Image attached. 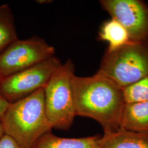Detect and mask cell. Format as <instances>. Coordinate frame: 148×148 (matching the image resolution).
Masks as SVG:
<instances>
[{"mask_svg":"<svg viewBox=\"0 0 148 148\" xmlns=\"http://www.w3.org/2000/svg\"><path fill=\"white\" fill-rule=\"evenodd\" d=\"M73 85L76 116L95 120L103 127L104 132L120 128L126 104L122 88L97 74L88 77L75 75Z\"/></svg>","mask_w":148,"mask_h":148,"instance_id":"obj_1","label":"cell"},{"mask_svg":"<svg viewBox=\"0 0 148 148\" xmlns=\"http://www.w3.org/2000/svg\"><path fill=\"white\" fill-rule=\"evenodd\" d=\"M44 88L11 103L0 119L5 134L21 148H33L40 138L52 131L45 111Z\"/></svg>","mask_w":148,"mask_h":148,"instance_id":"obj_2","label":"cell"},{"mask_svg":"<svg viewBox=\"0 0 148 148\" xmlns=\"http://www.w3.org/2000/svg\"><path fill=\"white\" fill-rule=\"evenodd\" d=\"M96 74L122 88L148 76V40L132 42L116 49H106Z\"/></svg>","mask_w":148,"mask_h":148,"instance_id":"obj_3","label":"cell"},{"mask_svg":"<svg viewBox=\"0 0 148 148\" xmlns=\"http://www.w3.org/2000/svg\"><path fill=\"white\" fill-rule=\"evenodd\" d=\"M75 65L68 59L45 87V106L52 128L68 130L76 116L73 79Z\"/></svg>","mask_w":148,"mask_h":148,"instance_id":"obj_4","label":"cell"},{"mask_svg":"<svg viewBox=\"0 0 148 148\" xmlns=\"http://www.w3.org/2000/svg\"><path fill=\"white\" fill-rule=\"evenodd\" d=\"M63 63L55 56L16 74L2 77L0 92L10 104L45 88Z\"/></svg>","mask_w":148,"mask_h":148,"instance_id":"obj_5","label":"cell"},{"mask_svg":"<svg viewBox=\"0 0 148 148\" xmlns=\"http://www.w3.org/2000/svg\"><path fill=\"white\" fill-rule=\"evenodd\" d=\"M55 55V49L41 37L16 40L0 54L2 77L28 69Z\"/></svg>","mask_w":148,"mask_h":148,"instance_id":"obj_6","label":"cell"},{"mask_svg":"<svg viewBox=\"0 0 148 148\" xmlns=\"http://www.w3.org/2000/svg\"><path fill=\"white\" fill-rule=\"evenodd\" d=\"M102 8L125 27L131 41L148 40V5L141 0H101Z\"/></svg>","mask_w":148,"mask_h":148,"instance_id":"obj_7","label":"cell"},{"mask_svg":"<svg viewBox=\"0 0 148 148\" xmlns=\"http://www.w3.org/2000/svg\"><path fill=\"white\" fill-rule=\"evenodd\" d=\"M97 148H148V132H137L122 128L104 132Z\"/></svg>","mask_w":148,"mask_h":148,"instance_id":"obj_8","label":"cell"},{"mask_svg":"<svg viewBox=\"0 0 148 148\" xmlns=\"http://www.w3.org/2000/svg\"><path fill=\"white\" fill-rule=\"evenodd\" d=\"M120 128L148 132V101L126 103L122 112Z\"/></svg>","mask_w":148,"mask_h":148,"instance_id":"obj_9","label":"cell"},{"mask_svg":"<svg viewBox=\"0 0 148 148\" xmlns=\"http://www.w3.org/2000/svg\"><path fill=\"white\" fill-rule=\"evenodd\" d=\"M100 137L95 135L79 138H62L51 132L40 138L33 148H97Z\"/></svg>","mask_w":148,"mask_h":148,"instance_id":"obj_10","label":"cell"},{"mask_svg":"<svg viewBox=\"0 0 148 148\" xmlns=\"http://www.w3.org/2000/svg\"><path fill=\"white\" fill-rule=\"evenodd\" d=\"M98 38L100 41L108 42L106 50L109 51L116 49L131 41L127 30L112 18L102 24Z\"/></svg>","mask_w":148,"mask_h":148,"instance_id":"obj_11","label":"cell"},{"mask_svg":"<svg viewBox=\"0 0 148 148\" xmlns=\"http://www.w3.org/2000/svg\"><path fill=\"white\" fill-rule=\"evenodd\" d=\"M14 15L8 5L0 6V54L18 40Z\"/></svg>","mask_w":148,"mask_h":148,"instance_id":"obj_12","label":"cell"},{"mask_svg":"<svg viewBox=\"0 0 148 148\" xmlns=\"http://www.w3.org/2000/svg\"><path fill=\"white\" fill-rule=\"evenodd\" d=\"M126 103L148 101V76L123 88Z\"/></svg>","mask_w":148,"mask_h":148,"instance_id":"obj_13","label":"cell"},{"mask_svg":"<svg viewBox=\"0 0 148 148\" xmlns=\"http://www.w3.org/2000/svg\"><path fill=\"white\" fill-rule=\"evenodd\" d=\"M0 148H21L10 136L4 134L0 139Z\"/></svg>","mask_w":148,"mask_h":148,"instance_id":"obj_14","label":"cell"},{"mask_svg":"<svg viewBox=\"0 0 148 148\" xmlns=\"http://www.w3.org/2000/svg\"><path fill=\"white\" fill-rule=\"evenodd\" d=\"M2 79V77L0 75V85H1ZM10 104V103L5 99L0 92V119L5 114V111L7 109Z\"/></svg>","mask_w":148,"mask_h":148,"instance_id":"obj_15","label":"cell"},{"mask_svg":"<svg viewBox=\"0 0 148 148\" xmlns=\"http://www.w3.org/2000/svg\"><path fill=\"white\" fill-rule=\"evenodd\" d=\"M4 134H5V132H4V129H3V127L2 123L0 120V139H1V138L3 136Z\"/></svg>","mask_w":148,"mask_h":148,"instance_id":"obj_16","label":"cell"},{"mask_svg":"<svg viewBox=\"0 0 148 148\" xmlns=\"http://www.w3.org/2000/svg\"><path fill=\"white\" fill-rule=\"evenodd\" d=\"M37 3H41V4H43V3H48L47 2H52L51 1H47V0H40V1H36Z\"/></svg>","mask_w":148,"mask_h":148,"instance_id":"obj_17","label":"cell"}]
</instances>
